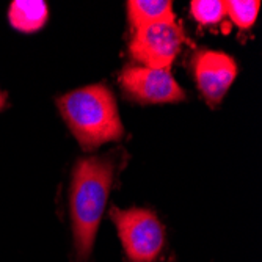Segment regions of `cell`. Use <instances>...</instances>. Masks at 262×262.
<instances>
[{"mask_svg":"<svg viewBox=\"0 0 262 262\" xmlns=\"http://www.w3.org/2000/svg\"><path fill=\"white\" fill-rule=\"evenodd\" d=\"M121 151L107 156L85 157L76 162L71 181V222H73L74 250L77 262H88L102 213L113 187L116 171L123 165Z\"/></svg>","mask_w":262,"mask_h":262,"instance_id":"cell-1","label":"cell"},{"mask_svg":"<svg viewBox=\"0 0 262 262\" xmlns=\"http://www.w3.org/2000/svg\"><path fill=\"white\" fill-rule=\"evenodd\" d=\"M57 105L64 123L85 151H93L108 141H118L124 135L116 99L104 83L66 93L57 99Z\"/></svg>","mask_w":262,"mask_h":262,"instance_id":"cell-2","label":"cell"},{"mask_svg":"<svg viewBox=\"0 0 262 262\" xmlns=\"http://www.w3.org/2000/svg\"><path fill=\"white\" fill-rule=\"evenodd\" d=\"M126 257L130 262H154L165 248V228L151 209L110 210Z\"/></svg>","mask_w":262,"mask_h":262,"instance_id":"cell-3","label":"cell"},{"mask_svg":"<svg viewBox=\"0 0 262 262\" xmlns=\"http://www.w3.org/2000/svg\"><path fill=\"white\" fill-rule=\"evenodd\" d=\"M185 41L187 36L178 20L160 22L134 30L129 42V54L145 68L170 71Z\"/></svg>","mask_w":262,"mask_h":262,"instance_id":"cell-4","label":"cell"},{"mask_svg":"<svg viewBox=\"0 0 262 262\" xmlns=\"http://www.w3.org/2000/svg\"><path fill=\"white\" fill-rule=\"evenodd\" d=\"M118 82L126 98L140 105L173 104L185 99V91L168 69L127 66L120 73Z\"/></svg>","mask_w":262,"mask_h":262,"instance_id":"cell-5","label":"cell"},{"mask_svg":"<svg viewBox=\"0 0 262 262\" xmlns=\"http://www.w3.org/2000/svg\"><path fill=\"white\" fill-rule=\"evenodd\" d=\"M201 96L209 107L215 108L223 101L237 76L235 60L220 51H200L190 61Z\"/></svg>","mask_w":262,"mask_h":262,"instance_id":"cell-6","label":"cell"},{"mask_svg":"<svg viewBox=\"0 0 262 262\" xmlns=\"http://www.w3.org/2000/svg\"><path fill=\"white\" fill-rule=\"evenodd\" d=\"M129 24L134 30L160 22L176 20L170 0H129L126 4Z\"/></svg>","mask_w":262,"mask_h":262,"instance_id":"cell-7","label":"cell"},{"mask_svg":"<svg viewBox=\"0 0 262 262\" xmlns=\"http://www.w3.org/2000/svg\"><path fill=\"white\" fill-rule=\"evenodd\" d=\"M11 27L22 33H33L44 27L49 8L42 0H14L8 10Z\"/></svg>","mask_w":262,"mask_h":262,"instance_id":"cell-8","label":"cell"},{"mask_svg":"<svg viewBox=\"0 0 262 262\" xmlns=\"http://www.w3.org/2000/svg\"><path fill=\"white\" fill-rule=\"evenodd\" d=\"M260 8L259 0H229L225 2V13L242 30H248L254 26Z\"/></svg>","mask_w":262,"mask_h":262,"instance_id":"cell-9","label":"cell"},{"mask_svg":"<svg viewBox=\"0 0 262 262\" xmlns=\"http://www.w3.org/2000/svg\"><path fill=\"white\" fill-rule=\"evenodd\" d=\"M190 13L200 26H213L226 16L222 0H193L190 2Z\"/></svg>","mask_w":262,"mask_h":262,"instance_id":"cell-10","label":"cell"},{"mask_svg":"<svg viewBox=\"0 0 262 262\" xmlns=\"http://www.w3.org/2000/svg\"><path fill=\"white\" fill-rule=\"evenodd\" d=\"M5 105V98H4V94L0 93V108H2Z\"/></svg>","mask_w":262,"mask_h":262,"instance_id":"cell-11","label":"cell"}]
</instances>
